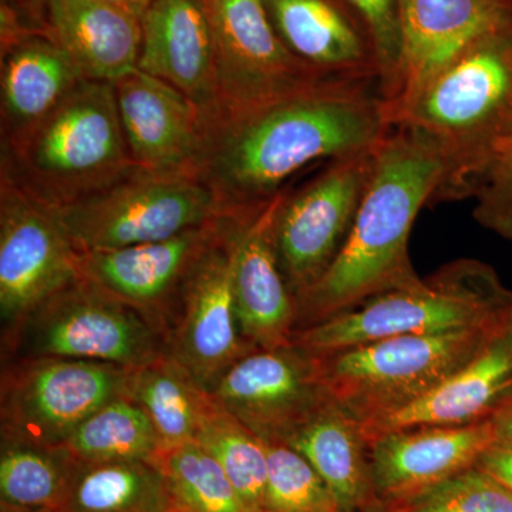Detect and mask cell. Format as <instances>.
<instances>
[{"mask_svg":"<svg viewBox=\"0 0 512 512\" xmlns=\"http://www.w3.org/2000/svg\"><path fill=\"white\" fill-rule=\"evenodd\" d=\"M362 16L379 64V92L384 96L392 86L400 57L397 0H345Z\"/></svg>","mask_w":512,"mask_h":512,"instance_id":"35","label":"cell"},{"mask_svg":"<svg viewBox=\"0 0 512 512\" xmlns=\"http://www.w3.org/2000/svg\"><path fill=\"white\" fill-rule=\"evenodd\" d=\"M180 512H251L227 474L197 443L167 451L160 460Z\"/></svg>","mask_w":512,"mask_h":512,"instance_id":"31","label":"cell"},{"mask_svg":"<svg viewBox=\"0 0 512 512\" xmlns=\"http://www.w3.org/2000/svg\"><path fill=\"white\" fill-rule=\"evenodd\" d=\"M473 218L487 231L512 241V128L477 178Z\"/></svg>","mask_w":512,"mask_h":512,"instance_id":"34","label":"cell"},{"mask_svg":"<svg viewBox=\"0 0 512 512\" xmlns=\"http://www.w3.org/2000/svg\"><path fill=\"white\" fill-rule=\"evenodd\" d=\"M128 372L60 357L8 360L0 389L2 439L64 446L90 414L124 396Z\"/></svg>","mask_w":512,"mask_h":512,"instance_id":"9","label":"cell"},{"mask_svg":"<svg viewBox=\"0 0 512 512\" xmlns=\"http://www.w3.org/2000/svg\"><path fill=\"white\" fill-rule=\"evenodd\" d=\"M286 47L316 72L379 83L375 49L333 0H265Z\"/></svg>","mask_w":512,"mask_h":512,"instance_id":"23","label":"cell"},{"mask_svg":"<svg viewBox=\"0 0 512 512\" xmlns=\"http://www.w3.org/2000/svg\"><path fill=\"white\" fill-rule=\"evenodd\" d=\"M396 512H512V490L473 466L397 504Z\"/></svg>","mask_w":512,"mask_h":512,"instance_id":"33","label":"cell"},{"mask_svg":"<svg viewBox=\"0 0 512 512\" xmlns=\"http://www.w3.org/2000/svg\"><path fill=\"white\" fill-rule=\"evenodd\" d=\"M497 441L512 444V397L491 416Z\"/></svg>","mask_w":512,"mask_h":512,"instance_id":"37","label":"cell"},{"mask_svg":"<svg viewBox=\"0 0 512 512\" xmlns=\"http://www.w3.org/2000/svg\"><path fill=\"white\" fill-rule=\"evenodd\" d=\"M224 218L164 241L79 252L80 274L101 291L143 312L168 336L185 281L214 242Z\"/></svg>","mask_w":512,"mask_h":512,"instance_id":"16","label":"cell"},{"mask_svg":"<svg viewBox=\"0 0 512 512\" xmlns=\"http://www.w3.org/2000/svg\"><path fill=\"white\" fill-rule=\"evenodd\" d=\"M446 163L426 137L392 127L345 244L325 275L296 299V330L348 312L394 289L420 282L409 254L410 234L424 205L436 202Z\"/></svg>","mask_w":512,"mask_h":512,"instance_id":"2","label":"cell"},{"mask_svg":"<svg viewBox=\"0 0 512 512\" xmlns=\"http://www.w3.org/2000/svg\"><path fill=\"white\" fill-rule=\"evenodd\" d=\"M301 453L328 485L340 511L366 504L373 488L369 443L355 417L332 397L285 441Z\"/></svg>","mask_w":512,"mask_h":512,"instance_id":"25","label":"cell"},{"mask_svg":"<svg viewBox=\"0 0 512 512\" xmlns=\"http://www.w3.org/2000/svg\"><path fill=\"white\" fill-rule=\"evenodd\" d=\"M77 464L64 446L2 439V512H56Z\"/></svg>","mask_w":512,"mask_h":512,"instance_id":"28","label":"cell"},{"mask_svg":"<svg viewBox=\"0 0 512 512\" xmlns=\"http://www.w3.org/2000/svg\"><path fill=\"white\" fill-rule=\"evenodd\" d=\"M52 210L82 254L164 241L231 215L197 174L154 173L136 165Z\"/></svg>","mask_w":512,"mask_h":512,"instance_id":"7","label":"cell"},{"mask_svg":"<svg viewBox=\"0 0 512 512\" xmlns=\"http://www.w3.org/2000/svg\"><path fill=\"white\" fill-rule=\"evenodd\" d=\"M9 360L60 357L137 369L168 355V336L143 312L80 278L2 338Z\"/></svg>","mask_w":512,"mask_h":512,"instance_id":"8","label":"cell"},{"mask_svg":"<svg viewBox=\"0 0 512 512\" xmlns=\"http://www.w3.org/2000/svg\"><path fill=\"white\" fill-rule=\"evenodd\" d=\"M497 441L491 419L468 426L413 427L369 441L370 473L380 497L399 504L467 468Z\"/></svg>","mask_w":512,"mask_h":512,"instance_id":"19","label":"cell"},{"mask_svg":"<svg viewBox=\"0 0 512 512\" xmlns=\"http://www.w3.org/2000/svg\"><path fill=\"white\" fill-rule=\"evenodd\" d=\"M510 322L493 328L394 336L316 355L320 376L333 402L363 423L419 399L480 355Z\"/></svg>","mask_w":512,"mask_h":512,"instance_id":"6","label":"cell"},{"mask_svg":"<svg viewBox=\"0 0 512 512\" xmlns=\"http://www.w3.org/2000/svg\"><path fill=\"white\" fill-rule=\"evenodd\" d=\"M476 466L512 490V444L495 441L481 454Z\"/></svg>","mask_w":512,"mask_h":512,"instance_id":"36","label":"cell"},{"mask_svg":"<svg viewBox=\"0 0 512 512\" xmlns=\"http://www.w3.org/2000/svg\"><path fill=\"white\" fill-rule=\"evenodd\" d=\"M512 319V289L490 265L457 259L409 288L394 289L295 330L292 343L313 355L404 335L493 328Z\"/></svg>","mask_w":512,"mask_h":512,"instance_id":"5","label":"cell"},{"mask_svg":"<svg viewBox=\"0 0 512 512\" xmlns=\"http://www.w3.org/2000/svg\"><path fill=\"white\" fill-rule=\"evenodd\" d=\"M400 57L384 94L390 124L448 64L485 40L507 35L508 0H397Z\"/></svg>","mask_w":512,"mask_h":512,"instance_id":"15","label":"cell"},{"mask_svg":"<svg viewBox=\"0 0 512 512\" xmlns=\"http://www.w3.org/2000/svg\"><path fill=\"white\" fill-rule=\"evenodd\" d=\"M210 394L265 443H285L330 399L318 356L292 342L251 350L222 373Z\"/></svg>","mask_w":512,"mask_h":512,"instance_id":"13","label":"cell"},{"mask_svg":"<svg viewBox=\"0 0 512 512\" xmlns=\"http://www.w3.org/2000/svg\"><path fill=\"white\" fill-rule=\"evenodd\" d=\"M372 84L320 79L205 120L198 177L235 214L265 207L308 165L375 150L392 124Z\"/></svg>","mask_w":512,"mask_h":512,"instance_id":"1","label":"cell"},{"mask_svg":"<svg viewBox=\"0 0 512 512\" xmlns=\"http://www.w3.org/2000/svg\"><path fill=\"white\" fill-rule=\"evenodd\" d=\"M512 397V320L470 363L419 399L363 421L367 443L392 431L427 426H468L491 419Z\"/></svg>","mask_w":512,"mask_h":512,"instance_id":"21","label":"cell"},{"mask_svg":"<svg viewBox=\"0 0 512 512\" xmlns=\"http://www.w3.org/2000/svg\"><path fill=\"white\" fill-rule=\"evenodd\" d=\"M195 441L217 460L249 511L265 512V441L215 402L202 419Z\"/></svg>","mask_w":512,"mask_h":512,"instance_id":"30","label":"cell"},{"mask_svg":"<svg viewBox=\"0 0 512 512\" xmlns=\"http://www.w3.org/2000/svg\"><path fill=\"white\" fill-rule=\"evenodd\" d=\"M30 16L84 79L116 83L138 66L140 19L104 0H35Z\"/></svg>","mask_w":512,"mask_h":512,"instance_id":"22","label":"cell"},{"mask_svg":"<svg viewBox=\"0 0 512 512\" xmlns=\"http://www.w3.org/2000/svg\"><path fill=\"white\" fill-rule=\"evenodd\" d=\"M82 278L79 252L55 211L2 178L0 318L3 338L47 299Z\"/></svg>","mask_w":512,"mask_h":512,"instance_id":"11","label":"cell"},{"mask_svg":"<svg viewBox=\"0 0 512 512\" xmlns=\"http://www.w3.org/2000/svg\"><path fill=\"white\" fill-rule=\"evenodd\" d=\"M133 165L114 83L83 80L45 119L3 138L2 178L50 208L100 190Z\"/></svg>","mask_w":512,"mask_h":512,"instance_id":"4","label":"cell"},{"mask_svg":"<svg viewBox=\"0 0 512 512\" xmlns=\"http://www.w3.org/2000/svg\"><path fill=\"white\" fill-rule=\"evenodd\" d=\"M114 90L133 164L154 173L197 174L205 127L200 107L140 69L117 80Z\"/></svg>","mask_w":512,"mask_h":512,"instance_id":"18","label":"cell"},{"mask_svg":"<svg viewBox=\"0 0 512 512\" xmlns=\"http://www.w3.org/2000/svg\"><path fill=\"white\" fill-rule=\"evenodd\" d=\"M416 131L446 163L437 201L470 198L495 148L512 128V40H485L448 64L393 119Z\"/></svg>","mask_w":512,"mask_h":512,"instance_id":"3","label":"cell"},{"mask_svg":"<svg viewBox=\"0 0 512 512\" xmlns=\"http://www.w3.org/2000/svg\"><path fill=\"white\" fill-rule=\"evenodd\" d=\"M33 2H35V0H2V6H8V8L18 10V12L28 16Z\"/></svg>","mask_w":512,"mask_h":512,"instance_id":"39","label":"cell"},{"mask_svg":"<svg viewBox=\"0 0 512 512\" xmlns=\"http://www.w3.org/2000/svg\"><path fill=\"white\" fill-rule=\"evenodd\" d=\"M265 444V512H342L328 485L301 453L288 444Z\"/></svg>","mask_w":512,"mask_h":512,"instance_id":"32","label":"cell"},{"mask_svg":"<svg viewBox=\"0 0 512 512\" xmlns=\"http://www.w3.org/2000/svg\"><path fill=\"white\" fill-rule=\"evenodd\" d=\"M208 9L214 32L218 114L258 106L320 79H335L293 55L276 32L265 0H208Z\"/></svg>","mask_w":512,"mask_h":512,"instance_id":"12","label":"cell"},{"mask_svg":"<svg viewBox=\"0 0 512 512\" xmlns=\"http://www.w3.org/2000/svg\"><path fill=\"white\" fill-rule=\"evenodd\" d=\"M124 397L150 417L164 454L197 440L202 419L214 402L210 392L170 355L130 369Z\"/></svg>","mask_w":512,"mask_h":512,"instance_id":"27","label":"cell"},{"mask_svg":"<svg viewBox=\"0 0 512 512\" xmlns=\"http://www.w3.org/2000/svg\"><path fill=\"white\" fill-rule=\"evenodd\" d=\"M376 148L330 161L302 190L285 192L276 214L275 245L295 299L325 275L345 244L372 177Z\"/></svg>","mask_w":512,"mask_h":512,"instance_id":"10","label":"cell"},{"mask_svg":"<svg viewBox=\"0 0 512 512\" xmlns=\"http://www.w3.org/2000/svg\"><path fill=\"white\" fill-rule=\"evenodd\" d=\"M137 69L197 104L205 120L220 113L208 0H151L140 18Z\"/></svg>","mask_w":512,"mask_h":512,"instance_id":"20","label":"cell"},{"mask_svg":"<svg viewBox=\"0 0 512 512\" xmlns=\"http://www.w3.org/2000/svg\"><path fill=\"white\" fill-rule=\"evenodd\" d=\"M70 56L40 33L2 47L3 138H9L45 119L83 82Z\"/></svg>","mask_w":512,"mask_h":512,"instance_id":"24","label":"cell"},{"mask_svg":"<svg viewBox=\"0 0 512 512\" xmlns=\"http://www.w3.org/2000/svg\"><path fill=\"white\" fill-rule=\"evenodd\" d=\"M285 192L265 207L231 215L232 286L242 336L256 349L289 345L298 305L275 245V220Z\"/></svg>","mask_w":512,"mask_h":512,"instance_id":"17","label":"cell"},{"mask_svg":"<svg viewBox=\"0 0 512 512\" xmlns=\"http://www.w3.org/2000/svg\"><path fill=\"white\" fill-rule=\"evenodd\" d=\"M56 512H180L160 464L79 461Z\"/></svg>","mask_w":512,"mask_h":512,"instance_id":"26","label":"cell"},{"mask_svg":"<svg viewBox=\"0 0 512 512\" xmlns=\"http://www.w3.org/2000/svg\"><path fill=\"white\" fill-rule=\"evenodd\" d=\"M249 345L239 328L232 286L231 215L185 281L168 333V355L210 392Z\"/></svg>","mask_w":512,"mask_h":512,"instance_id":"14","label":"cell"},{"mask_svg":"<svg viewBox=\"0 0 512 512\" xmlns=\"http://www.w3.org/2000/svg\"><path fill=\"white\" fill-rule=\"evenodd\" d=\"M140 19L151 0H104Z\"/></svg>","mask_w":512,"mask_h":512,"instance_id":"38","label":"cell"},{"mask_svg":"<svg viewBox=\"0 0 512 512\" xmlns=\"http://www.w3.org/2000/svg\"><path fill=\"white\" fill-rule=\"evenodd\" d=\"M64 447L82 463H160L164 447L147 413L127 397L101 406L70 434Z\"/></svg>","mask_w":512,"mask_h":512,"instance_id":"29","label":"cell"}]
</instances>
